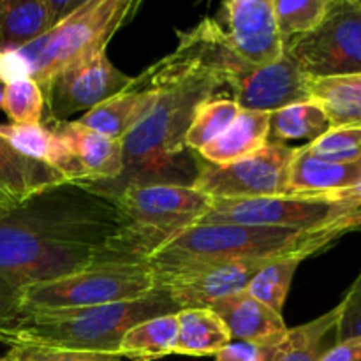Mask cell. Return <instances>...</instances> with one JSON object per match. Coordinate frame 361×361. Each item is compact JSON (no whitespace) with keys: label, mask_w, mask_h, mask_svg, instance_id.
Wrapping results in <instances>:
<instances>
[{"label":"cell","mask_w":361,"mask_h":361,"mask_svg":"<svg viewBox=\"0 0 361 361\" xmlns=\"http://www.w3.org/2000/svg\"><path fill=\"white\" fill-rule=\"evenodd\" d=\"M123 226L118 208L78 182L0 215V344L20 319L21 293L95 263Z\"/></svg>","instance_id":"cell-1"},{"label":"cell","mask_w":361,"mask_h":361,"mask_svg":"<svg viewBox=\"0 0 361 361\" xmlns=\"http://www.w3.org/2000/svg\"><path fill=\"white\" fill-rule=\"evenodd\" d=\"M141 80L155 88V101L122 140V175L113 182H78L109 201L129 185H192V176L182 169L185 168L187 129L197 108L215 99L217 92L226 87L212 67L180 44L175 51L148 67Z\"/></svg>","instance_id":"cell-2"},{"label":"cell","mask_w":361,"mask_h":361,"mask_svg":"<svg viewBox=\"0 0 361 361\" xmlns=\"http://www.w3.org/2000/svg\"><path fill=\"white\" fill-rule=\"evenodd\" d=\"M176 312H180L178 307L155 288L150 295L129 302L23 314L7 345L35 344L120 358V342L130 328L152 317Z\"/></svg>","instance_id":"cell-3"},{"label":"cell","mask_w":361,"mask_h":361,"mask_svg":"<svg viewBox=\"0 0 361 361\" xmlns=\"http://www.w3.org/2000/svg\"><path fill=\"white\" fill-rule=\"evenodd\" d=\"M137 6L130 0H85L80 9L35 41L0 49V81L7 85L30 78L42 87L60 71L104 53Z\"/></svg>","instance_id":"cell-4"},{"label":"cell","mask_w":361,"mask_h":361,"mask_svg":"<svg viewBox=\"0 0 361 361\" xmlns=\"http://www.w3.org/2000/svg\"><path fill=\"white\" fill-rule=\"evenodd\" d=\"M212 201L192 185L145 183L126 187L111 200L122 214L123 226L106 243L97 261L148 263L169 240L196 226Z\"/></svg>","instance_id":"cell-5"},{"label":"cell","mask_w":361,"mask_h":361,"mask_svg":"<svg viewBox=\"0 0 361 361\" xmlns=\"http://www.w3.org/2000/svg\"><path fill=\"white\" fill-rule=\"evenodd\" d=\"M178 44L207 63L231 88L240 109L274 113L286 106L310 101V78L284 51L279 62L257 67L240 59L224 41L214 18H204L187 32H176Z\"/></svg>","instance_id":"cell-6"},{"label":"cell","mask_w":361,"mask_h":361,"mask_svg":"<svg viewBox=\"0 0 361 361\" xmlns=\"http://www.w3.org/2000/svg\"><path fill=\"white\" fill-rule=\"evenodd\" d=\"M154 291L155 277L148 263L95 261L66 277L27 288L18 310L21 317L41 310L87 309L143 298Z\"/></svg>","instance_id":"cell-7"},{"label":"cell","mask_w":361,"mask_h":361,"mask_svg":"<svg viewBox=\"0 0 361 361\" xmlns=\"http://www.w3.org/2000/svg\"><path fill=\"white\" fill-rule=\"evenodd\" d=\"M284 51L312 80L361 73V0H328L321 23Z\"/></svg>","instance_id":"cell-8"},{"label":"cell","mask_w":361,"mask_h":361,"mask_svg":"<svg viewBox=\"0 0 361 361\" xmlns=\"http://www.w3.org/2000/svg\"><path fill=\"white\" fill-rule=\"evenodd\" d=\"M298 148L267 143L256 154L229 164H210L200 157L192 187L214 201L288 196L289 168Z\"/></svg>","instance_id":"cell-9"},{"label":"cell","mask_w":361,"mask_h":361,"mask_svg":"<svg viewBox=\"0 0 361 361\" xmlns=\"http://www.w3.org/2000/svg\"><path fill=\"white\" fill-rule=\"evenodd\" d=\"M360 203L338 201L323 194L256 197V200H219L197 224H235L254 228L314 229L323 228Z\"/></svg>","instance_id":"cell-10"},{"label":"cell","mask_w":361,"mask_h":361,"mask_svg":"<svg viewBox=\"0 0 361 361\" xmlns=\"http://www.w3.org/2000/svg\"><path fill=\"white\" fill-rule=\"evenodd\" d=\"M271 259H217L154 270L155 288L183 309H210L226 296L245 291L254 275Z\"/></svg>","instance_id":"cell-11"},{"label":"cell","mask_w":361,"mask_h":361,"mask_svg":"<svg viewBox=\"0 0 361 361\" xmlns=\"http://www.w3.org/2000/svg\"><path fill=\"white\" fill-rule=\"evenodd\" d=\"M134 78L116 69L108 55L97 56L60 71L42 85L48 118L67 120L80 111H90L108 99L122 94L133 85Z\"/></svg>","instance_id":"cell-12"},{"label":"cell","mask_w":361,"mask_h":361,"mask_svg":"<svg viewBox=\"0 0 361 361\" xmlns=\"http://www.w3.org/2000/svg\"><path fill=\"white\" fill-rule=\"evenodd\" d=\"M224 41L236 55L252 66L264 67L284 56L271 0H229L214 18Z\"/></svg>","instance_id":"cell-13"},{"label":"cell","mask_w":361,"mask_h":361,"mask_svg":"<svg viewBox=\"0 0 361 361\" xmlns=\"http://www.w3.org/2000/svg\"><path fill=\"white\" fill-rule=\"evenodd\" d=\"M66 143L83 169V183L113 182L123 171V143L94 133L74 120H53L42 116V122Z\"/></svg>","instance_id":"cell-14"},{"label":"cell","mask_w":361,"mask_h":361,"mask_svg":"<svg viewBox=\"0 0 361 361\" xmlns=\"http://www.w3.org/2000/svg\"><path fill=\"white\" fill-rule=\"evenodd\" d=\"M66 182V176L55 168L20 154L0 136V214Z\"/></svg>","instance_id":"cell-15"},{"label":"cell","mask_w":361,"mask_h":361,"mask_svg":"<svg viewBox=\"0 0 361 361\" xmlns=\"http://www.w3.org/2000/svg\"><path fill=\"white\" fill-rule=\"evenodd\" d=\"M210 309L221 317L231 341L274 345L288 331L281 314L274 312L247 291L226 296Z\"/></svg>","instance_id":"cell-16"},{"label":"cell","mask_w":361,"mask_h":361,"mask_svg":"<svg viewBox=\"0 0 361 361\" xmlns=\"http://www.w3.org/2000/svg\"><path fill=\"white\" fill-rule=\"evenodd\" d=\"M154 101L155 88L137 76L126 92L92 108L76 122L102 136L122 141L147 115Z\"/></svg>","instance_id":"cell-17"},{"label":"cell","mask_w":361,"mask_h":361,"mask_svg":"<svg viewBox=\"0 0 361 361\" xmlns=\"http://www.w3.org/2000/svg\"><path fill=\"white\" fill-rule=\"evenodd\" d=\"M0 136L20 154L51 166L67 182H83L80 162L55 133L44 123H0Z\"/></svg>","instance_id":"cell-18"},{"label":"cell","mask_w":361,"mask_h":361,"mask_svg":"<svg viewBox=\"0 0 361 361\" xmlns=\"http://www.w3.org/2000/svg\"><path fill=\"white\" fill-rule=\"evenodd\" d=\"M361 180V161L326 162L312 157L305 145L298 148L289 168L288 196L295 194H337L353 189Z\"/></svg>","instance_id":"cell-19"},{"label":"cell","mask_w":361,"mask_h":361,"mask_svg":"<svg viewBox=\"0 0 361 361\" xmlns=\"http://www.w3.org/2000/svg\"><path fill=\"white\" fill-rule=\"evenodd\" d=\"M270 129V113L240 109L235 122L221 134L215 141L197 152L204 162L210 164H229L240 161L268 143Z\"/></svg>","instance_id":"cell-20"},{"label":"cell","mask_w":361,"mask_h":361,"mask_svg":"<svg viewBox=\"0 0 361 361\" xmlns=\"http://www.w3.org/2000/svg\"><path fill=\"white\" fill-rule=\"evenodd\" d=\"M341 307L328 310L310 323L286 331L264 361H319L334 348Z\"/></svg>","instance_id":"cell-21"},{"label":"cell","mask_w":361,"mask_h":361,"mask_svg":"<svg viewBox=\"0 0 361 361\" xmlns=\"http://www.w3.org/2000/svg\"><path fill=\"white\" fill-rule=\"evenodd\" d=\"M309 94L326 113L331 127H361V73L310 78Z\"/></svg>","instance_id":"cell-22"},{"label":"cell","mask_w":361,"mask_h":361,"mask_svg":"<svg viewBox=\"0 0 361 361\" xmlns=\"http://www.w3.org/2000/svg\"><path fill=\"white\" fill-rule=\"evenodd\" d=\"M46 0H0V49H16L51 30Z\"/></svg>","instance_id":"cell-23"},{"label":"cell","mask_w":361,"mask_h":361,"mask_svg":"<svg viewBox=\"0 0 361 361\" xmlns=\"http://www.w3.org/2000/svg\"><path fill=\"white\" fill-rule=\"evenodd\" d=\"M178 317L175 355L215 356L231 342L228 328L212 309H183Z\"/></svg>","instance_id":"cell-24"},{"label":"cell","mask_w":361,"mask_h":361,"mask_svg":"<svg viewBox=\"0 0 361 361\" xmlns=\"http://www.w3.org/2000/svg\"><path fill=\"white\" fill-rule=\"evenodd\" d=\"M176 314L152 317L130 328L120 342V356L133 361H155L175 355L178 341Z\"/></svg>","instance_id":"cell-25"},{"label":"cell","mask_w":361,"mask_h":361,"mask_svg":"<svg viewBox=\"0 0 361 361\" xmlns=\"http://www.w3.org/2000/svg\"><path fill=\"white\" fill-rule=\"evenodd\" d=\"M331 129L326 113L312 101L286 106L270 113L268 143H281L293 140L316 141Z\"/></svg>","instance_id":"cell-26"},{"label":"cell","mask_w":361,"mask_h":361,"mask_svg":"<svg viewBox=\"0 0 361 361\" xmlns=\"http://www.w3.org/2000/svg\"><path fill=\"white\" fill-rule=\"evenodd\" d=\"M303 257L300 256H284L271 259L252 277L245 291L261 303L270 307L274 312L281 314L284 303L288 300L289 288H291L293 277L298 270Z\"/></svg>","instance_id":"cell-27"},{"label":"cell","mask_w":361,"mask_h":361,"mask_svg":"<svg viewBox=\"0 0 361 361\" xmlns=\"http://www.w3.org/2000/svg\"><path fill=\"white\" fill-rule=\"evenodd\" d=\"M240 106L233 99H212L201 104L185 134L187 150L200 152L217 140L238 116Z\"/></svg>","instance_id":"cell-28"},{"label":"cell","mask_w":361,"mask_h":361,"mask_svg":"<svg viewBox=\"0 0 361 361\" xmlns=\"http://www.w3.org/2000/svg\"><path fill=\"white\" fill-rule=\"evenodd\" d=\"M275 21L282 41L312 32L326 13L328 0H271Z\"/></svg>","instance_id":"cell-29"},{"label":"cell","mask_w":361,"mask_h":361,"mask_svg":"<svg viewBox=\"0 0 361 361\" xmlns=\"http://www.w3.org/2000/svg\"><path fill=\"white\" fill-rule=\"evenodd\" d=\"M2 109L11 123H41L44 116V94L30 78L4 87Z\"/></svg>","instance_id":"cell-30"},{"label":"cell","mask_w":361,"mask_h":361,"mask_svg":"<svg viewBox=\"0 0 361 361\" xmlns=\"http://www.w3.org/2000/svg\"><path fill=\"white\" fill-rule=\"evenodd\" d=\"M305 148L312 157L326 162L361 161V127H331Z\"/></svg>","instance_id":"cell-31"},{"label":"cell","mask_w":361,"mask_h":361,"mask_svg":"<svg viewBox=\"0 0 361 361\" xmlns=\"http://www.w3.org/2000/svg\"><path fill=\"white\" fill-rule=\"evenodd\" d=\"M338 307H341V316H338L335 342L341 344V342L358 341L361 338V270Z\"/></svg>","instance_id":"cell-32"},{"label":"cell","mask_w":361,"mask_h":361,"mask_svg":"<svg viewBox=\"0 0 361 361\" xmlns=\"http://www.w3.org/2000/svg\"><path fill=\"white\" fill-rule=\"evenodd\" d=\"M97 355L63 351L35 344H14L4 356V361H92Z\"/></svg>","instance_id":"cell-33"},{"label":"cell","mask_w":361,"mask_h":361,"mask_svg":"<svg viewBox=\"0 0 361 361\" xmlns=\"http://www.w3.org/2000/svg\"><path fill=\"white\" fill-rule=\"evenodd\" d=\"M274 345L231 341L221 353L215 355V361H264Z\"/></svg>","instance_id":"cell-34"},{"label":"cell","mask_w":361,"mask_h":361,"mask_svg":"<svg viewBox=\"0 0 361 361\" xmlns=\"http://www.w3.org/2000/svg\"><path fill=\"white\" fill-rule=\"evenodd\" d=\"M319 361H361V338L335 344Z\"/></svg>","instance_id":"cell-35"},{"label":"cell","mask_w":361,"mask_h":361,"mask_svg":"<svg viewBox=\"0 0 361 361\" xmlns=\"http://www.w3.org/2000/svg\"><path fill=\"white\" fill-rule=\"evenodd\" d=\"M83 2L85 0H46V7H48L49 16H51L53 27L66 20L67 16H71L76 9H80Z\"/></svg>","instance_id":"cell-36"},{"label":"cell","mask_w":361,"mask_h":361,"mask_svg":"<svg viewBox=\"0 0 361 361\" xmlns=\"http://www.w3.org/2000/svg\"><path fill=\"white\" fill-rule=\"evenodd\" d=\"M323 196L331 197V200H338V201H351V203H361V180L358 185H355L353 189L344 190V192H337V194H323Z\"/></svg>","instance_id":"cell-37"},{"label":"cell","mask_w":361,"mask_h":361,"mask_svg":"<svg viewBox=\"0 0 361 361\" xmlns=\"http://www.w3.org/2000/svg\"><path fill=\"white\" fill-rule=\"evenodd\" d=\"M92 361H120V360L115 358V356H95Z\"/></svg>","instance_id":"cell-38"},{"label":"cell","mask_w":361,"mask_h":361,"mask_svg":"<svg viewBox=\"0 0 361 361\" xmlns=\"http://www.w3.org/2000/svg\"><path fill=\"white\" fill-rule=\"evenodd\" d=\"M4 87H6V85L0 81V109H2V101H4Z\"/></svg>","instance_id":"cell-39"},{"label":"cell","mask_w":361,"mask_h":361,"mask_svg":"<svg viewBox=\"0 0 361 361\" xmlns=\"http://www.w3.org/2000/svg\"><path fill=\"white\" fill-rule=\"evenodd\" d=\"M0 361H4V360H2V358H0Z\"/></svg>","instance_id":"cell-40"},{"label":"cell","mask_w":361,"mask_h":361,"mask_svg":"<svg viewBox=\"0 0 361 361\" xmlns=\"http://www.w3.org/2000/svg\"><path fill=\"white\" fill-rule=\"evenodd\" d=\"M0 215H2V214H0Z\"/></svg>","instance_id":"cell-41"}]
</instances>
